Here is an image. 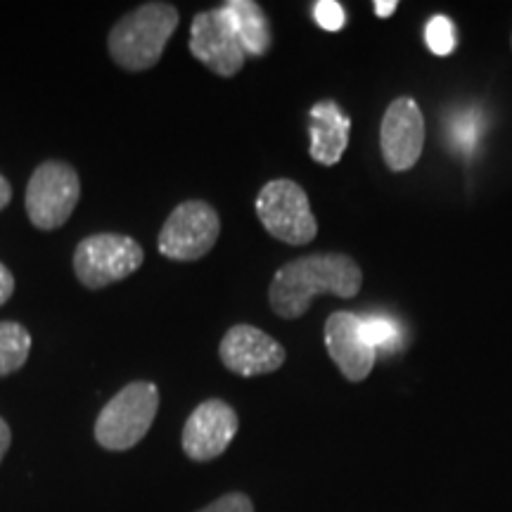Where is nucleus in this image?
Listing matches in <instances>:
<instances>
[{
  "mask_svg": "<svg viewBox=\"0 0 512 512\" xmlns=\"http://www.w3.org/2000/svg\"><path fill=\"white\" fill-rule=\"evenodd\" d=\"M12 202V185L8 178L0 174V211H3Z\"/></svg>",
  "mask_w": 512,
  "mask_h": 512,
  "instance_id": "5701e85b",
  "label": "nucleus"
},
{
  "mask_svg": "<svg viewBox=\"0 0 512 512\" xmlns=\"http://www.w3.org/2000/svg\"><path fill=\"white\" fill-rule=\"evenodd\" d=\"M256 216L261 226L285 245H309L318 235V221L311 211L309 195L290 178H275L259 190Z\"/></svg>",
  "mask_w": 512,
  "mask_h": 512,
  "instance_id": "39448f33",
  "label": "nucleus"
},
{
  "mask_svg": "<svg viewBox=\"0 0 512 512\" xmlns=\"http://www.w3.org/2000/svg\"><path fill=\"white\" fill-rule=\"evenodd\" d=\"M190 53L200 60L209 72L230 79L245 67V50L230 27L223 8L200 12L190 24Z\"/></svg>",
  "mask_w": 512,
  "mask_h": 512,
  "instance_id": "6e6552de",
  "label": "nucleus"
},
{
  "mask_svg": "<svg viewBox=\"0 0 512 512\" xmlns=\"http://www.w3.org/2000/svg\"><path fill=\"white\" fill-rule=\"evenodd\" d=\"M219 235V211L202 200H185L164 221L157 249L171 261H197L214 249Z\"/></svg>",
  "mask_w": 512,
  "mask_h": 512,
  "instance_id": "0eeeda50",
  "label": "nucleus"
},
{
  "mask_svg": "<svg viewBox=\"0 0 512 512\" xmlns=\"http://www.w3.org/2000/svg\"><path fill=\"white\" fill-rule=\"evenodd\" d=\"M81 197V181L72 164L48 159L36 166L27 183L24 207L38 230H57L72 219Z\"/></svg>",
  "mask_w": 512,
  "mask_h": 512,
  "instance_id": "423d86ee",
  "label": "nucleus"
},
{
  "mask_svg": "<svg viewBox=\"0 0 512 512\" xmlns=\"http://www.w3.org/2000/svg\"><path fill=\"white\" fill-rule=\"evenodd\" d=\"M159 411V389L152 382H131L114 394L95 420V441L105 451H128L150 432Z\"/></svg>",
  "mask_w": 512,
  "mask_h": 512,
  "instance_id": "7ed1b4c3",
  "label": "nucleus"
},
{
  "mask_svg": "<svg viewBox=\"0 0 512 512\" xmlns=\"http://www.w3.org/2000/svg\"><path fill=\"white\" fill-rule=\"evenodd\" d=\"M31 332L15 320H0V377L17 373L31 354Z\"/></svg>",
  "mask_w": 512,
  "mask_h": 512,
  "instance_id": "2eb2a0df",
  "label": "nucleus"
},
{
  "mask_svg": "<svg viewBox=\"0 0 512 512\" xmlns=\"http://www.w3.org/2000/svg\"><path fill=\"white\" fill-rule=\"evenodd\" d=\"M396 8H399V3H396V0H377L375 15L377 17H392Z\"/></svg>",
  "mask_w": 512,
  "mask_h": 512,
  "instance_id": "4be33fe9",
  "label": "nucleus"
},
{
  "mask_svg": "<svg viewBox=\"0 0 512 512\" xmlns=\"http://www.w3.org/2000/svg\"><path fill=\"white\" fill-rule=\"evenodd\" d=\"M10 444H12V430H10L8 422L0 418V460L5 458V453H8Z\"/></svg>",
  "mask_w": 512,
  "mask_h": 512,
  "instance_id": "412c9836",
  "label": "nucleus"
},
{
  "mask_svg": "<svg viewBox=\"0 0 512 512\" xmlns=\"http://www.w3.org/2000/svg\"><path fill=\"white\" fill-rule=\"evenodd\" d=\"M145 249L131 235L95 233L74 249V275L86 290L121 283L143 266Z\"/></svg>",
  "mask_w": 512,
  "mask_h": 512,
  "instance_id": "20e7f679",
  "label": "nucleus"
},
{
  "mask_svg": "<svg viewBox=\"0 0 512 512\" xmlns=\"http://www.w3.org/2000/svg\"><path fill=\"white\" fill-rule=\"evenodd\" d=\"M384 162L392 171H408L425 150V117L413 98H396L387 107L380 126Z\"/></svg>",
  "mask_w": 512,
  "mask_h": 512,
  "instance_id": "1a4fd4ad",
  "label": "nucleus"
},
{
  "mask_svg": "<svg viewBox=\"0 0 512 512\" xmlns=\"http://www.w3.org/2000/svg\"><path fill=\"white\" fill-rule=\"evenodd\" d=\"M240 427L238 413L221 399L202 401L183 427V453L195 463H209L226 453Z\"/></svg>",
  "mask_w": 512,
  "mask_h": 512,
  "instance_id": "9d476101",
  "label": "nucleus"
},
{
  "mask_svg": "<svg viewBox=\"0 0 512 512\" xmlns=\"http://www.w3.org/2000/svg\"><path fill=\"white\" fill-rule=\"evenodd\" d=\"M351 133V119L339 110L337 102H316L309 112V155L313 162L323 166H335L347 152Z\"/></svg>",
  "mask_w": 512,
  "mask_h": 512,
  "instance_id": "ddd939ff",
  "label": "nucleus"
},
{
  "mask_svg": "<svg viewBox=\"0 0 512 512\" xmlns=\"http://www.w3.org/2000/svg\"><path fill=\"white\" fill-rule=\"evenodd\" d=\"M361 266L347 254H309L275 271L268 287V304L285 320H297L323 294L351 299L361 292Z\"/></svg>",
  "mask_w": 512,
  "mask_h": 512,
  "instance_id": "f257e3e1",
  "label": "nucleus"
},
{
  "mask_svg": "<svg viewBox=\"0 0 512 512\" xmlns=\"http://www.w3.org/2000/svg\"><path fill=\"white\" fill-rule=\"evenodd\" d=\"M230 27L238 36L247 57H264L271 50L273 36L266 12L254 0H230L223 5Z\"/></svg>",
  "mask_w": 512,
  "mask_h": 512,
  "instance_id": "4468645a",
  "label": "nucleus"
},
{
  "mask_svg": "<svg viewBox=\"0 0 512 512\" xmlns=\"http://www.w3.org/2000/svg\"><path fill=\"white\" fill-rule=\"evenodd\" d=\"M325 347L349 382H363L373 373L377 351L370 347L356 313L335 311L325 320Z\"/></svg>",
  "mask_w": 512,
  "mask_h": 512,
  "instance_id": "f8f14e48",
  "label": "nucleus"
},
{
  "mask_svg": "<svg viewBox=\"0 0 512 512\" xmlns=\"http://www.w3.org/2000/svg\"><path fill=\"white\" fill-rule=\"evenodd\" d=\"M197 512H254V505H252V501H249V496L235 491V494H226V496L216 498L214 503H209L207 508H202Z\"/></svg>",
  "mask_w": 512,
  "mask_h": 512,
  "instance_id": "6ab92c4d",
  "label": "nucleus"
},
{
  "mask_svg": "<svg viewBox=\"0 0 512 512\" xmlns=\"http://www.w3.org/2000/svg\"><path fill=\"white\" fill-rule=\"evenodd\" d=\"M12 294H15V275H12L10 268L0 261V306L8 304Z\"/></svg>",
  "mask_w": 512,
  "mask_h": 512,
  "instance_id": "aec40b11",
  "label": "nucleus"
},
{
  "mask_svg": "<svg viewBox=\"0 0 512 512\" xmlns=\"http://www.w3.org/2000/svg\"><path fill=\"white\" fill-rule=\"evenodd\" d=\"M221 363L240 377L271 375L283 368L287 351L278 339L254 325H233L219 344Z\"/></svg>",
  "mask_w": 512,
  "mask_h": 512,
  "instance_id": "9b49d317",
  "label": "nucleus"
},
{
  "mask_svg": "<svg viewBox=\"0 0 512 512\" xmlns=\"http://www.w3.org/2000/svg\"><path fill=\"white\" fill-rule=\"evenodd\" d=\"M361 325H363V332H366L370 347L375 351L394 349L396 342H399V325H396V320L392 318L387 316L361 318Z\"/></svg>",
  "mask_w": 512,
  "mask_h": 512,
  "instance_id": "f3484780",
  "label": "nucleus"
},
{
  "mask_svg": "<svg viewBox=\"0 0 512 512\" xmlns=\"http://www.w3.org/2000/svg\"><path fill=\"white\" fill-rule=\"evenodd\" d=\"M181 15L171 3H143L119 19L107 36L110 57L126 72H147L162 60Z\"/></svg>",
  "mask_w": 512,
  "mask_h": 512,
  "instance_id": "f03ea898",
  "label": "nucleus"
},
{
  "mask_svg": "<svg viewBox=\"0 0 512 512\" xmlns=\"http://www.w3.org/2000/svg\"><path fill=\"white\" fill-rule=\"evenodd\" d=\"M425 41L434 55H451L456 50V27H453L451 19L444 15L432 17L425 27Z\"/></svg>",
  "mask_w": 512,
  "mask_h": 512,
  "instance_id": "dca6fc26",
  "label": "nucleus"
},
{
  "mask_svg": "<svg viewBox=\"0 0 512 512\" xmlns=\"http://www.w3.org/2000/svg\"><path fill=\"white\" fill-rule=\"evenodd\" d=\"M313 17L325 31H342L347 24V12L337 0H318L313 5Z\"/></svg>",
  "mask_w": 512,
  "mask_h": 512,
  "instance_id": "a211bd4d",
  "label": "nucleus"
}]
</instances>
